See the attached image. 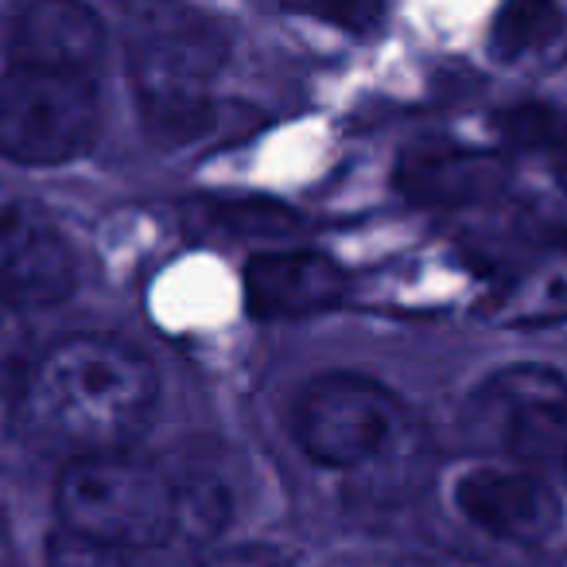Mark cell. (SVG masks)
<instances>
[{
    "label": "cell",
    "instance_id": "5",
    "mask_svg": "<svg viewBox=\"0 0 567 567\" xmlns=\"http://www.w3.org/2000/svg\"><path fill=\"white\" fill-rule=\"evenodd\" d=\"M471 424L494 451L517 466H564L567 458V381L544 365H513L486 381L471 401Z\"/></svg>",
    "mask_w": 567,
    "mask_h": 567
},
{
    "label": "cell",
    "instance_id": "17",
    "mask_svg": "<svg viewBox=\"0 0 567 567\" xmlns=\"http://www.w3.org/2000/svg\"><path fill=\"white\" fill-rule=\"evenodd\" d=\"M214 567H276V564L268 556H257V551H229Z\"/></svg>",
    "mask_w": 567,
    "mask_h": 567
},
{
    "label": "cell",
    "instance_id": "20",
    "mask_svg": "<svg viewBox=\"0 0 567 567\" xmlns=\"http://www.w3.org/2000/svg\"><path fill=\"white\" fill-rule=\"evenodd\" d=\"M564 471H567V458H564Z\"/></svg>",
    "mask_w": 567,
    "mask_h": 567
},
{
    "label": "cell",
    "instance_id": "19",
    "mask_svg": "<svg viewBox=\"0 0 567 567\" xmlns=\"http://www.w3.org/2000/svg\"><path fill=\"white\" fill-rule=\"evenodd\" d=\"M4 551H9V536H4V517H0V559H4Z\"/></svg>",
    "mask_w": 567,
    "mask_h": 567
},
{
    "label": "cell",
    "instance_id": "2",
    "mask_svg": "<svg viewBox=\"0 0 567 567\" xmlns=\"http://www.w3.org/2000/svg\"><path fill=\"white\" fill-rule=\"evenodd\" d=\"M66 528L117 551L156 548L179 536V494L159 466L125 451L82 455L59 478Z\"/></svg>",
    "mask_w": 567,
    "mask_h": 567
},
{
    "label": "cell",
    "instance_id": "6",
    "mask_svg": "<svg viewBox=\"0 0 567 567\" xmlns=\"http://www.w3.org/2000/svg\"><path fill=\"white\" fill-rule=\"evenodd\" d=\"M404 427V409L378 381L334 373L308 389L300 409V435L311 458L331 471L370 466L393 447Z\"/></svg>",
    "mask_w": 567,
    "mask_h": 567
},
{
    "label": "cell",
    "instance_id": "13",
    "mask_svg": "<svg viewBox=\"0 0 567 567\" xmlns=\"http://www.w3.org/2000/svg\"><path fill=\"white\" fill-rule=\"evenodd\" d=\"M559 316H567V260H556V265L520 280L509 300H505V319L509 323H544V319Z\"/></svg>",
    "mask_w": 567,
    "mask_h": 567
},
{
    "label": "cell",
    "instance_id": "14",
    "mask_svg": "<svg viewBox=\"0 0 567 567\" xmlns=\"http://www.w3.org/2000/svg\"><path fill=\"white\" fill-rule=\"evenodd\" d=\"M509 128L520 136V141H528V144H536V148L548 152L551 172H556V179L567 187V117L533 110V113H520Z\"/></svg>",
    "mask_w": 567,
    "mask_h": 567
},
{
    "label": "cell",
    "instance_id": "8",
    "mask_svg": "<svg viewBox=\"0 0 567 567\" xmlns=\"http://www.w3.org/2000/svg\"><path fill=\"white\" fill-rule=\"evenodd\" d=\"M455 502L471 525L513 544L544 540L559 517L548 482L525 466H474L458 478Z\"/></svg>",
    "mask_w": 567,
    "mask_h": 567
},
{
    "label": "cell",
    "instance_id": "10",
    "mask_svg": "<svg viewBox=\"0 0 567 567\" xmlns=\"http://www.w3.org/2000/svg\"><path fill=\"white\" fill-rule=\"evenodd\" d=\"M17 66L90 74L102 55V20L79 4H28L12 20Z\"/></svg>",
    "mask_w": 567,
    "mask_h": 567
},
{
    "label": "cell",
    "instance_id": "11",
    "mask_svg": "<svg viewBox=\"0 0 567 567\" xmlns=\"http://www.w3.org/2000/svg\"><path fill=\"white\" fill-rule=\"evenodd\" d=\"M505 179L502 164L489 156H463V152H451V156H427L416 159L409 167V187L416 198L427 203H474V198L497 190V183Z\"/></svg>",
    "mask_w": 567,
    "mask_h": 567
},
{
    "label": "cell",
    "instance_id": "18",
    "mask_svg": "<svg viewBox=\"0 0 567 567\" xmlns=\"http://www.w3.org/2000/svg\"><path fill=\"white\" fill-rule=\"evenodd\" d=\"M342 567H432V564H420V559H354V564H342Z\"/></svg>",
    "mask_w": 567,
    "mask_h": 567
},
{
    "label": "cell",
    "instance_id": "7",
    "mask_svg": "<svg viewBox=\"0 0 567 567\" xmlns=\"http://www.w3.org/2000/svg\"><path fill=\"white\" fill-rule=\"evenodd\" d=\"M74 257L55 221L32 198L0 187V292L55 303L71 292Z\"/></svg>",
    "mask_w": 567,
    "mask_h": 567
},
{
    "label": "cell",
    "instance_id": "9",
    "mask_svg": "<svg viewBox=\"0 0 567 567\" xmlns=\"http://www.w3.org/2000/svg\"><path fill=\"white\" fill-rule=\"evenodd\" d=\"M342 292L347 276L323 252H260L245 268V296L260 319L316 316L334 308Z\"/></svg>",
    "mask_w": 567,
    "mask_h": 567
},
{
    "label": "cell",
    "instance_id": "16",
    "mask_svg": "<svg viewBox=\"0 0 567 567\" xmlns=\"http://www.w3.org/2000/svg\"><path fill=\"white\" fill-rule=\"evenodd\" d=\"M20 354H24V327H20V316L0 300V385L17 373Z\"/></svg>",
    "mask_w": 567,
    "mask_h": 567
},
{
    "label": "cell",
    "instance_id": "1",
    "mask_svg": "<svg viewBox=\"0 0 567 567\" xmlns=\"http://www.w3.org/2000/svg\"><path fill=\"white\" fill-rule=\"evenodd\" d=\"M156 404V370L110 334H74L48 350L20 389V420L43 443L82 455L121 451Z\"/></svg>",
    "mask_w": 567,
    "mask_h": 567
},
{
    "label": "cell",
    "instance_id": "15",
    "mask_svg": "<svg viewBox=\"0 0 567 567\" xmlns=\"http://www.w3.org/2000/svg\"><path fill=\"white\" fill-rule=\"evenodd\" d=\"M48 567H128V559L125 551L110 548V544H97L90 536L63 528L48 548Z\"/></svg>",
    "mask_w": 567,
    "mask_h": 567
},
{
    "label": "cell",
    "instance_id": "12",
    "mask_svg": "<svg viewBox=\"0 0 567 567\" xmlns=\"http://www.w3.org/2000/svg\"><path fill=\"white\" fill-rule=\"evenodd\" d=\"M494 43L513 63H540L556 59L567 48V20L548 4H517L505 9L494 24Z\"/></svg>",
    "mask_w": 567,
    "mask_h": 567
},
{
    "label": "cell",
    "instance_id": "4",
    "mask_svg": "<svg viewBox=\"0 0 567 567\" xmlns=\"http://www.w3.org/2000/svg\"><path fill=\"white\" fill-rule=\"evenodd\" d=\"M226 63L218 28L179 24L159 28L136 43L133 82L152 133L172 144L190 141L210 121V86Z\"/></svg>",
    "mask_w": 567,
    "mask_h": 567
},
{
    "label": "cell",
    "instance_id": "3",
    "mask_svg": "<svg viewBox=\"0 0 567 567\" xmlns=\"http://www.w3.org/2000/svg\"><path fill=\"white\" fill-rule=\"evenodd\" d=\"M97 133L90 74L12 66L0 79V156L51 167L82 156Z\"/></svg>",
    "mask_w": 567,
    "mask_h": 567
}]
</instances>
